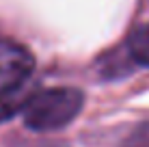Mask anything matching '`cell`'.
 <instances>
[{"label": "cell", "mask_w": 149, "mask_h": 147, "mask_svg": "<svg viewBox=\"0 0 149 147\" xmlns=\"http://www.w3.org/2000/svg\"><path fill=\"white\" fill-rule=\"evenodd\" d=\"M82 106H84V95L80 89L56 87L37 91L26 104L22 117L26 128L35 132H54L69 125L80 115Z\"/></svg>", "instance_id": "cell-1"}, {"label": "cell", "mask_w": 149, "mask_h": 147, "mask_svg": "<svg viewBox=\"0 0 149 147\" xmlns=\"http://www.w3.org/2000/svg\"><path fill=\"white\" fill-rule=\"evenodd\" d=\"M35 59L26 45L0 39V91L30 80Z\"/></svg>", "instance_id": "cell-2"}, {"label": "cell", "mask_w": 149, "mask_h": 147, "mask_svg": "<svg viewBox=\"0 0 149 147\" xmlns=\"http://www.w3.org/2000/svg\"><path fill=\"white\" fill-rule=\"evenodd\" d=\"M127 52L134 63L149 67V24L132 30V35L127 37Z\"/></svg>", "instance_id": "cell-4"}, {"label": "cell", "mask_w": 149, "mask_h": 147, "mask_svg": "<svg viewBox=\"0 0 149 147\" xmlns=\"http://www.w3.org/2000/svg\"><path fill=\"white\" fill-rule=\"evenodd\" d=\"M35 93H37V91L30 84V80L0 91V123L13 119L15 115H22L24 108H26V104L30 102V98H33Z\"/></svg>", "instance_id": "cell-3"}, {"label": "cell", "mask_w": 149, "mask_h": 147, "mask_svg": "<svg viewBox=\"0 0 149 147\" xmlns=\"http://www.w3.org/2000/svg\"><path fill=\"white\" fill-rule=\"evenodd\" d=\"M30 147H69V145L61 143V141H37V143H33Z\"/></svg>", "instance_id": "cell-5"}]
</instances>
